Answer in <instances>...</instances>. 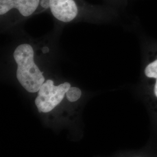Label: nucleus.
Segmentation results:
<instances>
[{
    "label": "nucleus",
    "instance_id": "nucleus-1",
    "mask_svg": "<svg viewBox=\"0 0 157 157\" xmlns=\"http://www.w3.org/2000/svg\"><path fill=\"white\" fill-rule=\"evenodd\" d=\"M17 65L16 76L17 81L29 93L39 91L45 82L44 72L41 71L35 61V52L29 43L17 45L13 54Z\"/></svg>",
    "mask_w": 157,
    "mask_h": 157
},
{
    "label": "nucleus",
    "instance_id": "nucleus-2",
    "mask_svg": "<svg viewBox=\"0 0 157 157\" xmlns=\"http://www.w3.org/2000/svg\"><path fill=\"white\" fill-rule=\"evenodd\" d=\"M49 11L58 21L67 23L95 19L104 10L84 0H50Z\"/></svg>",
    "mask_w": 157,
    "mask_h": 157
},
{
    "label": "nucleus",
    "instance_id": "nucleus-3",
    "mask_svg": "<svg viewBox=\"0 0 157 157\" xmlns=\"http://www.w3.org/2000/svg\"><path fill=\"white\" fill-rule=\"evenodd\" d=\"M40 0H0L1 25L12 26L33 15Z\"/></svg>",
    "mask_w": 157,
    "mask_h": 157
},
{
    "label": "nucleus",
    "instance_id": "nucleus-4",
    "mask_svg": "<svg viewBox=\"0 0 157 157\" xmlns=\"http://www.w3.org/2000/svg\"><path fill=\"white\" fill-rule=\"evenodd\" d=\"M71 84L66 82L55 85L51 79L45 80L35 99V104L39 112L48 113L55 109L63 101Z\"/></svg>",
    "mask_w": 157,
    "mask_h": 157
},
{
    "label": "nucleus",
    "instance_id": "nucleus-5",
    "mask_svg": "<svg viewBox=\"0 0 157 157\" xmlns=\"http://www.w3.org/2000/svg\"><path fill=\"white\" fill-rule=\"evenodd\" d=\"M144 75L147 78L155 80L152 88V93L157 101V59L149 63L144 69Z\"/></svg>",
    "mask_w": 157,
    "mask_h": 157
},
{
    "label": "nucleus",
    "instance_id": "nucleus-6",
    "mask_svg": "<svg viewBox=\"0 0 157 157\" xmlns=\"http://www.w3.org/2000/svg\"><path fill=\"white\" fill-rule=\"evenodd\" d=\"M82 96V91L78 87L71 86L66 93V97L71 102L78 101Z\"/></svg>",
    "mask_w": 157,
    "mask_h": 157
},
{
    "label": "nucleus",
    "instance_id": "nucleus-7",
    "mask_svg": "<svg viewBox=\"0 0 157 157\" xmlns=\"http://www.w3.org/2000/svg\"><path fill=\"white\" fill-rule=\"evenodd\" d=\"M106 2H108V3H110V4H118L119 3V2L121 0H104Z\"/></svg>",
    "mask_w": 157,
    "mask_h": 157
},
{
    "label": "nucleus",
    "instance_id": "nucleus-8",
    "mask_svg": "<svg viewBox=\"0 0 157 157\" xmlns=\"http://www.w3.org/2000/svg\"><path fill=\"white\" fill-rule=\"evenodd\" d=\"M146 157L145 156H144V155H142V156H141V155H137V156H135V157Z\"/></svg>",
    "mask_w": 157,
    "mask_h": 157
}]
</instances>
